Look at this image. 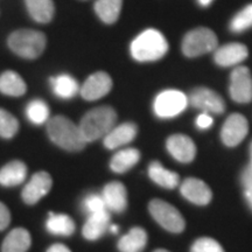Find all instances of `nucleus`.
<instances>
[{
	"instance_id": "obj_1",
	"label": "nucleus",
	"mask_w": 252,
	"mask_h": 252,
	"mask_svg": "<svg viewBox=\"0 0 252 252\" xmlns=\"http://www.w3.org/2000/svg\"><path fill=\"white\" fill-rule=\"evenodd\" d=\"M47 133L50 140L68 152H80L87 146L80 126L64 116H55L47 122Z\"/></svg>"
},
{
	"instance_id": "obj_2",
	"label": "nucleus",
	"mask_w": 252,
	"mask_h": 252,
	"mask_svg": "<svg viewBox=\"0 0 252 252\" xmlns=\"http://www.w3.org/2000/svg\"><path fill=\"white\" fill-rule=\"evenodd\" d=\"M117 113L111 106H98L88 111L81 119L80 130L87 143L104 138L115 127Z\"/></svg>"
},
{
	"instance_id": "obj_3",
	"label": "nucleus",
	"mask_w": 252,
	"mask_h": 252,
	"mask_svg": "<svg viewBox=\"0 0 252 252\" xmlns=\"http://www.w3.org/2000/svg\"><path fill=\"white\" fill-rule=\"evenodd\" d=\"M130 50L135 61L153 62L166 55L168 52V42L159 31L150 28L132 41Z\"/></svg>"
},
{
	"instance_id": "obj_4",
	"label": "nucleus",
	"mask_w": 252,
	"mask_h": 252,
	"mask_svg": "<svg viewBox=\"0 0 252 252\" xmlns=\"http://www.w3.org/2000/svg\"><path fill=\"white\" fill-rule=\"evenodd\" d=\"M7 43L15 55L27 60H35L45 52L47 37L39 31L18 30L8 36Z\"/></svg>"
},
{
	"instance_id": "obj_5",
	"label": "nucleus",
	"mask_w": 252,
	"mask_h": 252,
	"mask_svg": "<svg viewBox=\"0 0 252 252\" xmlns=\"http://www.w3.org/2000/svg\"><path fill=\"white\" fill-rule=\"evenodd\" d=\"M219 45L216 34L207 27H198L188 32L182 41V52L187 58H197L214 52Z\"/></svg>"
},
{
	"instance_id": "obj_6",
	"label": "nucleus",
	"mask_w": 252,
	"mask_h": 252,
	"mask_svg": "<svg viewBox=\"0 0 252 252\" xmlns=\"http://www.w3.org/2000/svg\"><path fill=\"white\" fill-rule=\"evenodd\" d=\"M149 210L153 219L167 231L179 234L185 230L186 222L184 217L172 204L162 200H152L149 204Z\"/></svg>"
},
{
	"instance_id": "obj_7",
	"label": "nucleus",
	"mask_w": 252,
	"mask_h": 252,
	"mask_svg": "<svg viewBox=\"0 0 252 252\" xmlns=\"http://www.w3.org/2000/svg\"><path fill=\"white\" fill-rule=\"evenodd\" d=\"M188 104V97L182 91L165 90L156 97L153 109L159 118H173L184 112Z\"/></svg>"
},
{
	"instance_id": "obj_8",
	"label": "nucleus",
	"mask_w": 252,
	"mask_h": 252,
	"mask_svg": "<svg viewBox=\"0 0 252 252\" xmlns=\"http://www.w3.org/2000/svg\"><path fill=\"white\" fill-rule=\"evenodd\" d=\"M188 102L195 109L203 113H215L220 115L224 112L225 104L222 97L216 91L208 88H196L188 96Z\"/></svg>"
},
{
	"instance_id": "obj_9",
	"label": "nucleus",
	"mask_w": 252,
	"mask_h": 252,
	"mask_svg": "<svg viewBox=\"0 0 252 252\" xmlns=\"http://www.w3.org/2000/svg\"><path fill=\"white\" fill-rule=\"evenodd\" d=\"M230 97L236 103L247 104L252 100V76L247 67L235 68L230 76Z\"/></svg>"
},
{
	"instance_id": "obj_10",
	"label": "nucleus",
	"mask_w": 252,
	"mask_h": 252,
	"mask_svg": "<svg viewBox=\"0 0 252 252\" xmlns=\"http://www.w3.org/2000/svg\"><path fill=\"white\" fill-rule=\"evenodd\" d=\"M249 132V124L247 118L239 113L230 115L220 131V139L228 147H235L242 143Z\"/></svg>"
},
{
	"instance_id": "obj_11",
	"label": "nucleus",
	"mask_w": 252,
	"mask_h": 252,
	"mask_svg": "<svg viewBox=\"0 0 252 252\" xmlns=\"http://www.w3.org/2000/svg\"><path fill=\"white\" fill-rule=\"evenodd\" d=\"M53 186L52 176L47 172H37L23 189V200L26 204H35L49 193Z\"/></svg>"
},
{
	"instance_id": "obj_12",
	"label": "nucleus",
	"mask_w": 252,
	"mask_h": 252,
	"mask_svg": "<svg viewBox=\"0 0 252 252\" xmlns=\"http://www.w3.org/2000/svg\"><path fill=\"white\" fill-rule=\"evenodd\" d=\"M112 89V78L104 71L90 75L81 88V96L86 100H97L106 96Z\"/></svg>"
},
{
	"instance_id": "obj_13",
	"label": "nucleus",
	"mask_w": 252,
	"mask_h": 252,
	"mask_svg": "<svg viewBox=\"0 0 252 252\" xmlns=\"http://www.w3.org/2000/svg\"><path fill=\"white\" fill-rule=\"evenodd\" d=\"M167 150L179 162L188 163L196 156V146L190 138L185 134H173L167 139Z\"/></svg>"
},
{
	"instance_id": "obj_14",
	"label": "nucleus",
	"mask_w": 252,
	"mask_h": 252,
	"mask_svg": "<svg viewBox=\"0 0 252 252\" xmlns=\"http://www.w3.org/2000/svg\"><path fill=\"white\" fill-rule=\"evenodd\" d=\"M180 191L189 202L197 206H206L212 201L213 193L206 182L196 178H187L182 182Z\"/></svg>"
},
{
	"instance_id": "obj_15",
	"label": "nucleus",
	"mask_w": 252,
	"mask_h": 252,
	"mask_svg": "<svg viewBox=\"0 0 252 252\" xmlns=\"http://www.w3.org/2000/svg\"><path fill=\"white\" fill-rule=\"evenodd\" d=\"M248 48L243 43H226L216 48L214 54V61L220 67H234L242 63L248 58Z\"/></svg>"
},
{
	"instance_id": "obj_16",
	"label": "nucleus",
	"mask_w": 252,
	"mask_h": 252,
	"mask_svg": "<svg viewBox=\"0 0 252 252\" xmlns=\"http://www.w3.org/2000/svg\"><path fill=\"white\" fill-rule=\"evenodd\" d=\"M102 197L106 209L112 213H123L127 208V191L122 182H110L103 188Z\"/></svg>"
},
{
	"instance_id": "obj_17",
	"label": "nucleus",
	"mask_w": 252,
	"mask_h": 252,
	"mask_svg": "<svg viewBox=\"0 0 252 252\" xmlns=\"http://www.w3.org/2000/svg\"><path fill=\"white\" fill-rule=\"evenodd\" d=\"M138 133V127L134 123H123L115 126L104 139V146L109 150H116L133 141Z\"/></svg>"
},
{
	"instance_id": "obj_18",
	"label": "nucleus",
	"mask_w": 252,
	"mask_h": 252,
	"mask_svg": "<svg viewBox=\"0 0 252 252\" xmlns=\"http://www.w3.org/2000/svg\"><path fill=\"white\" fill-rule=\"evenodd\" d=\"M110 212L103 210V212L91 214L88 217L86 224L82 230L84 238L88 241H97L105 234L106 230L110 228Z\"/></svg>"
},
{
	"instance_id": "obj_19",
	"label": "nucleus",
	"mask_w": 252,
	"mask_h": 252,
	"mask_svg": "<svg viewBox=\"0 0 252 252\" xmlns=\"http://www.w3.org/2000/svg\"><path fill=\"white\" fill-rule=\"evenodd\" d=\"M27 178V166L20 160L6 163L0 169V185L4 187H14L21 185Z\"/></svg>"
},
{
	"instance_id": "obj_20",
	"label": "nucleus",
	"mask_w": 252,
	"mask_h": 252,
	"mask_svg": "<svg viewBox=\"0 0 252 252\" xmlns=\"http://www.w3.org/2000/svg\"><path fill=\"white\" fill-rule=\"evenodd\" d=\"M49 84L53 93L61 99H71L76 96L80 89L77 81L68 74H60L58 76L50 77Z\"/></svg>"
},
{
	"instance_id": "obj_21",
	"label": "nucleus",
	"mask_w": 252,
	"mask_h": 252,
	"mask_svg": "<svg viewBox=\"0 0 252 252\" xmlns=\"http://www.w3.org/2000/svg\"><path fill=\"white\" fill-rule=\"evenodd\" d=\"M31 243L30 232L24 228H15L5 237L1 245V252H27Z\"/></svg>"
},
{
	"instance_id": "obj_22",
	"label": "nucleus",
	"mask_w": 252,
	"mask_h": 252,
	"mask_svg": "<svg viewBox=\"0 0 252 252\" xmlns=\"http://www.w3.org/2000/svg\"><path fill=\"white\" fill-rule=\"evenodd\" d=\"M28 13L39 24H48L55 14L53 0H25Z\"/></svg>"
},
{
	"instance_id": "obj_23",
	"label": "nucleus",
	"mask_w": 252,
	"mask_h": 252,
	"mask_svg": "<svg viewBox=\"0 0 252 252\" xmlns=\"http://www.w3.org/2000/svg\"><path fill=\"white\" fill-rule=\"evenodd\" d=\"M27 86L24 78L18 72L7 70L0 75V93L11 97H20L25 94Z\"/></svg>"
},
{
	"instance_id": "obj_24",
	"label": "nucleus",
	"mask_w": 252,
	"mask_h": 252,
	"mask_svg": "<svg viewBox=\"0 0 252 252\" xmlns=\"http://www.w3.org/2000/svg\"><path fill=\"white\" fill-rule=\"evenodd\" d=\"M147 244V234L143 228L135 226L118 242V250L121 252H143Z\"/></svg>"
},
{
	"instance_id": "obj_25",
	"label": "nucleus",
	"mask_w": 252,
	"mask_h": 252,
	"mask_svg": "<svg viewBox=\"0 0 252 252\" xmlns=\"http://www.w3.org/2000/svg\"><path fill=\"white\" fill-rule=\"evenodd\" d=\"M139 160L140 152L137 149H133V147L124 149L118 151L112 157L111 161H110V168H111L112 172L122 174V173L130 171L132 167L137 165Z\"/></svg>"
},
{
	"instance_id": "obj_26",
	"label": "nucleus",
	"mask_w": 252,
	"mask_h": 252,
	"mask_svg": "<svg viewBox=\"0 0 252 252\" xmlns=\"http://www.w3.org/2000/svg\"><path fill=\"white\" fill-rule=\"evenodd\" d=\"M149 175L153 182L167 189L178 187L180 182V176L178 173L166 169L159 161L151 162L149 166Z\"/></svg>"
},
{
	"instance_id": "obj_27",
	"label": "nucleus",
	"mask_w": 252,
	"mask_h": 252,
	"mask_svg": "<svg viewBox=\"0 0 252 252\" xmlns=\"http://www.w3.org/2000/svg\"><path fill=\"white\" fill-rule=\"evenodd\" d=\"M46 229L52 235L70 236L75 231V222L67 214L49 213Z\"/></svg>"
},
{
	"instance_id": "obj_28",
	"label": "nucleus",
	"mask_w": 252,
	"mask_h": 252,
	"mask_svg": "<svg viewBox=\"0 0 252 252\" xmlns=\"http://www.w3.org/2000/svg\"><path fill=\"white\" fill-rule=\"evenodd\" d=\"M123 0H97L94 12L104 24L111 25L118 20L122 12Z\"/></svg>"
},
{
	"instance_id": "obj_29",
	"label": "nucleus",
	"mask_w": 252,
	"mask_h": 252,
	"mask_svg": "<svg viewBox=\"0 0 252 252\" xmlns=\"http://www.w3.org/2000/svg\"><path fill=\"white\" fill-rule=\"evenodd\" d=\"M26 116L31 123L35 125H42L49 121V108L41 99H34L30 102L26 108Z\"/></svg>"
},
{
	"instance_id": "obj_30",
	"label": "nucleus",
	"mask_w": 252,
	"mask_h": 252,
	"mask_svg": "<svg viewBox=\"0 0 252 252\" xmlns=\"http://www.w3.org/2000/svg\"><path fill=\"white\" fill-rule=\"evenodd\" d=\"M19 131L18 119L11 112L0 109V137L12 139Z\"/></svg>"
},
{
	"instance_id": "obj_31",
	"label": "nucleus",
	"mask_w": 252,
	"mask_h": 252,
	"mask_svg": "<svg viewBox=\"0 0 252 252\" xmlns=\"http://www.w3.org/2000/svg\"><path fill=\"white\" fill-rule=\"evenodd\" d=\"M252 27V4L245 6L243 9L238 12L232 18L230 23V30L235 33H242V32L249 30Z\"/></svg>"
},
{
	"instance_id": "obj_32",
	"label": "nucleus",
	"mask_w": 252,
	"mask_h": 252,
	"mask_svg": "<svg viewBox=\"0 0 252 252\" xmlns=\"http://www.w3.org/2000/svg\"><path fill=\"white\" fill-rule=\"evenodd\" d=\"M190 252H224L219 242L209 237H202L194 242Z\"/></svg>"
},
{
	"instance_id": "obj_33",
	"label": "nucleus",
	"mask_w": 252,
	"mask_h": 252,
	"mask_svg": "<svg viewBox=\"0 0 252 252\" xmlns=\"http://www.w3.org/2000/svg\"><path fill=\"white\" fill-rule=\"evenodd\" d=\"M83 208H84V210L89 214V215H91V214H94V213L103 212V210H108L105 207V203H104L103 197L99 196V195H96V194L89 195V196H87L86 198H84Z\"/></svg>"
},
{
	"instance_id": "obj_34",
	"label": "nucleus",
	"mask_w": 252,
	"mask_h": 252,
	"mask_svg": "<svg viewBox=\"0 0 252 252\" xmlns=\"http://www.w3.org/2000/svg\"><path fill=\"white\" fill-rule=\"evenodd\" d=\"M9 223H11V214H9L8 208L0 202V231L7 228Z\"/></svg>"
},
{
	"instance_id": "obj_35",
	"label": "nucleus",
	"mask_w": 252,
	"mask_h": 252,
	"mask_svg": "<svg viewBox=\"0 0 252 252\" xmlns=\"http://www.w3.org/2000/svg\"><path fill=\"white\" fill-rule=\"evenodd\" d=\"M196 125L201 130H207L213 125V118L209 113H201L196 119Z\"/></svg>"
},
{
	"instance_id": "obj_36",
	"label": "nucleus",
	"mask_w": 252,
	"mask_h": 252,
	"mask_svg": "<svg viewBox=\"0 0 252 252\" xmlns=\"http://www.w3.org/2000/svg\"><path fill=\"white\" fill-rule=\"evenodd\" d=\"M242 184L244 186V189L252 188V163L244 169L242 174Z\"/></svg>"
},
{
	"instance_id": "obj_37",
	"label": "nucleus",
	"mask_w": 252,
	"mask_h": 252,
	"mask_svg": "<svg viewBox=\"0 0 252 252\" xmlns=\"http://www.w3.org/2000/svg\"><path fill=\"white\" fill-rule=\"evenodd\" d=\"M47 252H71L70 249H69L68 247H65V245L63 244H54L52 245L48 250H47Z\"/></svg>"
},
{
	"instance_id": "obj_38",
	"label": "nucleus",
	"mask_w": 252,
	"mask_h": 252,
	"mask_svg": "<svg viewBox=\"0 0 252 252\" xmlns=\"http://www.w3.org/2000/svg\"><path fill=\"white\" fill-rule=\"evenodd\" d=\"M244 194H245V198H247L249 206L252 209V188L250 189H244Z\"/></svg>"
},
{
	"instance_id": "obj_39",
	"label": "nucleus",
	"mask_w": 252,
	"mask_h": 252,
	"mask_svg": "<svg viewBox=\"0 0 252 252\" xmlns=\"http://www.w3.org/2000/svg\"><path fill=\"white\" fill-rule=\"evenodd\" d=\"M198 4H200L202 7H207V6H209L212 2L214 1V0H197Z\"/></svg>"
},
{
	"instance_id": "obj_40",
	"label": "nucleus",
	"mask_w": 252,
	"mask_h": 252,
	"mask_svg": "<svg viewBox=\"0 0 252 252\" xmlns=\"http://www.w3.org/2000/svg\"><path fill=\"white\" fill-rule=\"evenodd\" d=\"M109 229H110V231L112 232V234H117V232H118V226L115 225V224L110 225Z\"/></svg>"
},
{
	"instance_id": "obj_41",
	"label": "nucleus",
	"mask_w": 252,
	"mask_h": 252,
	"mask_svg": "<svg viewBox=\"0 0 252 252\" xmlns=\"http://www.w3.org/2000/svg\"><path fill=\"white\" fill-rule=\"evenodd\" d=\"M250 158H251V162L252 163V143L250 144Z\"/></svg>"
},
{
	"instance_id": "obj_42",
	"label": "nucleus",
	"mask_w": 252,
	"mask_h": 252,
	"mask_svg": "<svg viewBox=\"0 0 252 252\" xmlns=\"http://www.w3.org/2000/svg\"><path fill=\"white\" fill-rule=\"evenodd\" d=\"M153 252H169V251L163 250V249H159V250H156V251H153Z\"/></svg>"
}]
</instances>
